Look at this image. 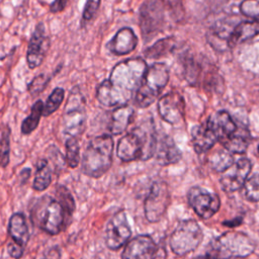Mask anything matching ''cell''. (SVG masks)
I'll list each match as a JSON object with an SVG mask.
<instances>
[{
  "instance_id": "cell-1",
  "label": "cell",
  "mask_w": 259,
  "mask_h": 259,
  "mask_svg": "<svg viewBox=\"0 0 259 259\" xmlns=\"http://www.w3.org/2000/svg\"><path fill=\"white\" fill-rule=\"evenodd\" d=\"M148 66L143 58H131L117 63L109 78L97 88V100L104 106L125 105L137 92Z\"/></svg>"
},
{
  "instance_id": "cell-2",
  "label": "cell",
  "mask_w": 259,
  "mask_h": 259,
  "mask_svg": "<svg viewBox=\"0 0 259 259\" xmlns=\"http://www.w3.org/2000/svg\"><path fill=\"white\" fill-rule=\"evenodd\" d=\"M157 137L151 121L133 128L123 136L116 148L117 157L124 162L135 160H148L155 155Z\"/></svg>"
},
{
  "instance_id": "cell-3",
  "label": "cell",
  "mask_w": 259,
  "mask_h": 259,
  "mask_svg": "<svg viewBox=\"0 0 259 259\" xmlns=\"http://www.w3.org/2000/svg\"><path fill=\"white\" fill-rule=\"evenodd\" d=\"M113 140L109 135L93 138L87 145L82 158V172L90 177L104 175L111 166Z\"/></svg>"
},
{
  "instance_id": "cell-4",
  "label": "cell",
  "mask_w": 259,
  "mask_h": 259,
  "mask_svg": "<svg viewBox=\"0 0 259 259\" xmlns=\"http://www.w3.org/2000/svg\"><path fill=\"white\" fill-rule=\"evenodd\" d=\"M255 249L253 240L244 233L227 232L212 240L205 259H237L249 256Z\"/></svg>"
},
{
  "instance_id": "cell-5",
  "label": "cell",
  "mask_w": 259,
  "mask_h": 259,
  "mask_svg": "<svg viewBox=\"0 0 259 259\" xmlns=\"http://www.w3.org/2000/svg\"><path fill=\"white\" fill-rule=\"evenodd\" d=\"M217 140L227 150H237L244 146L250 137L245 127H240L229 112L220 110L213 113L206 123Z\"/></svg>"
},
{
  "instance_id": "cell-6",
  "label": "cell",
  "mask_w": 259,
  "mask_h": 259,
  "mask_svg": "<svg viewBox=\"0 0 259 259\" xmlns=\"http://www.w3.org/2000/svg\"><path fill=\"white\" fill-rule=\"evenodd\" d=\"M33 224L51 235L59 234L67 225L69 213L57 198L41 197L32 211Z\"/></svg>"
},
{
  "instance_id": "cell-7",
  "label": "cell",
  "mask_w": 259,
  "mask_h": 259,
  "mask_svg": "<svg viewBox=\"0 0 259 259\" xmlns=\"http://www.w3.org/2000/svg\"><path fill=\"white\" fill-rule=\"evenodd\" d=\"M168 81L169 70L165 64L155 63L148 67L135 95L136 104L142 108L151 105L158 98Z\"/></svg>"
},
{
  "instance_id": "cell-8",
  "label": "cell",
  "mask_w": 259,
  "mask_h": 259,
  "mask_svg": "<svg viewBox=\"0 0 259 259\" xmlns=\"http://www.w3.org/2000/svg\"><path fill=\"white\" fill-rule=\"evenodd\" d=\"M85 124V99L80 89L74 87L70 92L63 114L64 133L69 137L78 138L83 134Z\"/></svg>"
},
{
  "instance_id": "cell-9",
  "label": "cell",
  "mask_w": 259,
  "mask_h": 259,
  "mask_svg": "<svg viewBox=\"0 0 259 259\" xmlns=\"http://www.w3.org/2000/svg\"><path fill=\"white\" fill-rule=\"evenodd\" d=\"M203 233L199 225L193 220L181 222L170 237L171 250L179 256L194 251L200 244Z\"/></svg>"
},
{
  "instance_id": "cell-10",
  "label": "cell",
  "mask_w": 259,
  "mask_h": 259,
  "mask_svg": "<svg viewBox=\"0 0 259 259\" xmlns=\"http://www.w3.org/2000/svg\"><path fill=\"white\" fill-rule=\"evenodd\" d=\"M170 203V191L164 181L154 182L145 200V215L150 223L159 222Z\"/></svg>"
},
{
  "instance_id": "cell-11",
  "label": "cell",
  "mask_w": 259,
  "mask_h": 259,
  "mask_svg": "<svg viewBox=\"0 0 259 259\" xmlns=\"http://www.w3.org/2000/svg\"><path fill=\"white\" fill-rule=\"evenodd\" d=\"M164 0H146L140 9V26L146 39L154 36L164 22Z\"/></svg>"
},
{
  "instance_id": "cell-12",
  "label": "cell",
  "mask_w": 259,
  "mask_h": 259,
  "mask_svg": "<svg viewBox=\"0 0 259 259\" xmlns=\"http://www.w3.org/2000/svg\"><path fill=\"white\" fill-rule=\"evenodd\" d=\"M188 203L201 219H209L220 209V197L201 187H191L187 193Z\"/></svg>"
},
{
  "instance_id": "cell-13",
  "label": "cell",
  "mask_w": 259,
  "mask_h": 259,
  "mask_svg": "<svg viewBox=\"0 0 259 259\" xmlns=\"http://www.w3.org/2000/svg\"><path fill=\"white\" fill-rule=\"evenodd\" d=\"M132 236V230L123 210L114 213L106 227L105 242L109 249L116 250L126 244Z\"/></svg>"
},
{
  "instance_id": "cell-14",
  "label": "cell",
  "mask_w": 259,
  "mask_h": 259,
  "mask_svg": "<svg viewBox=\"0 0 259 259\" xmlns=\"http://www.w3.org/2000/svg\"><path fill=\"white\" fill-rule=\"evenodd\" d=\"M251 169L252 163L248 158L239 159L223 172L220 180L223 189L228 192H233L243 187Z\"/></svg>"
},
{
  "instance_id": "cell-15",
  "label": "cell",
  "mask_w": 259,
  "mask_h": 259,
  "mask_svg": "<svg viewBox=\"0 0 259 259\" xmlns=\"http://www.w3.org/2000/svg\"><path fill=\"white\" fill-rule=\"evenodd\" d=\"M45 32V25L39 22L35 26L30 36L26 52V62L30 69H34L42 63L47 51L50 47L49 37L46 35Z\"/></svg>"
},
{
  "instance_id": "cell-16",
  "label": "cell",
  "mask_w": 259,
  "mask_h": 259,
  "mask_svg": "<svg viewBox=\"0 0 259 259\" xmlns=\"http://www.w3.org/2000/svg\"><path fill=\"white\" fill-rule=\"evenodd\" d=\"M160 116L170 124H178L184 118L185 103L183 97L177 92H170L158 101Z\"/></svg>"
},
{
  "instance_id": "cell-17",
  "label": "cell",
  "mask_w": 259,
  "mask_h": 259,
  "mask_svg": "<svg viewBox=\"0 0 259 259\" xmlns=\"http://www.w3.org/2000/svg\"><path fill=\"white\" fill-rule=\"evenodd\" d=\"M158 247L148 235H140L130 240L122 252V259H155Z\"/></svg>"
},
{
  "instance_id": "cell-18",
  "label": "cell",
  "mask_w": 259,
  "mask_h": 259,
  "mask_svg": "<svg viewBox=\"0 0 259 259\" xmlns=\"http://www.w3.org/2000/svg\"><path fill=\"white\" fill-rule=\"evenodd\" d=\"M138 45V37L130 27L120 28L107 44L108 50L116 56L132 53Z\"/></svg>"
},
{
  "instance_id": "cell-19",
  "label": "cell",
  "mask_w": 259,
  "mask_h": 259,
  "mask_svg": "<svg viewBox=\"0 0 259 259\" xmlns=\"http://www.w3.org/2000/svg\"><path fill=\"white\" fill-rule=\"evenodd\" d=\"M155 157L158 164L167 166L177 163L181 159V152L171 137L163 136L157 140Z\"/></svg>"
},
{
  "instance_id": "cell-20",
  "label": "cell",
  "mask_w": 259,
  "mask_h": 259,
  "mask_svg": "<svg viewBox=\"0 0 259 259\" xmlns=\"http://www.w3.org/2000/svg\"><path fill=\"white\" fill-rule=\"evenodd\" d=\"M259 34V19L244 20L238 23L229 33L227 44L229 48L236 47L247 39Z\"/></svg>"
},
{
  "instance_id": "cell-21",
  "label": "cell",
  "mask_w": 259,
  "mask_h": 259,
  "mask_svg": "<svg viewBox=\"0 0 259 259\" xmlns=\"http://www.w3.org/2000/svg\"><path fill=\"white\" fill-rule=\"evenodd\" d=\"M134 109L130 105H121L117 106L112 112L110 116L109 122V132L112 135H120L122 134L128 124L131 123L134 116Z\"/></svg>"
},
{
  "instance_id": "cell-22",
  "label": "cell",
  "mask_w": 259,
  "mask_h": 259,
  "mask_svg": "<svg viewBox=\"0 0 259 259\" xmlns=\"http://www.w3.org/2000/svg\"><path fill=\"white\" fill-rule=\"evenodd\" d=\"M193 148L197 153H203L213 147L218 141L208 125H196L191 131Z\"/></svg>"
},
{
  "instance_id": "cell-23",
  "label": "cell",
  "mask_w": 259,
  "mask_h": 259,
  "mask_svg": "<svg viewBox=\"0 0 259 259\" xmlns=\"http://www.w3.org/2000/svg\"><path fill=\"white\" fill-rule=\"evenodd\" d=\"M9 234L14 242L25 247L29 239V233L23 213L16 212L12 214L9 221Z\"/></svg>"
},
{
  "instance_id": "cell-24",
  "label": "cell",
  "mask_w": 259,
  "mask_h": 259,
  "mask_svg": "<svg viewBox=\"0 0 259 259\" xmlns=\"http://www.w3.org/2000/svg\"><path fill=\"white\" fill-rule=\"evenodd\" d=\"M52 182V169L46 159H39L35 165V176L32 187L36 191L47 189Z\"/></svg>"
},
{
  "instance_id": "cell-25",
  "label": "cell",
  "mask_w": 259,
  "mask_h": 259,
  "mask_svg": "<svg viewBox=\"0 0 259 259\" xmlns=\"http://www.w3.org/2000/svg\"><path fill=\"white\" fill-rule=\"evenodd\" d=\"M175 47V40L172 37H165L159 39L154 45L149 47L145 52V57L149 59H158L168 55Z\"/></svg>"
},
{
  "instance_id": "cell-26",
  "label": "cell",
  "mask_w": 259,
  "mask_h": 259,
  "mask_svg": "<svg viewBox=\"0 0 259 259\" xmlns=\"http://www.w3.org/2000/svg\"><path fill=\"white\" fill-rule=\"evenodd\" d=\"M209 164L214 171L223 173L234 164V157L231 152L225 148L215 151L210 155Z\"/></svg>"
},
{
  "instance_id": "cell-27",
  "label": "cell",
  "mask_w": 259,
  "mask_h": 259,
  "mask_svg": "<svg viewBox=\"0 0 259 259\" xmlns=\"http://www.w3.org/2000/svg\"><path fill=\"white\" fill-rule=\"evenodd\" d=\"M44 110V103L41 100H37L31 107L30 114L22 121L21 124V132L23 135H29L32 133L40 119V116L42 115Z\"/></svg>"
},
{
  "instance_id": "cell-28",
  "label": "cell",
  "mask_w": 259,
  "mask_h": 259,
  "mask_svg": "<svg viewBox=\"0 0 259 259\" xmlns=\"http://www.w3.org/2000/svg\"><path fill=\"white\" fill-rule=\"evenodd\" d=\"M10 130L4 125L0 127V166L5 168L9 163Z\"/></svg>"
},
{
  "instance_id": "cell-29",
  "label": "cell",
  "mask_w": 259,
  "mask_h": 259,
  "mask_svg": "<svg viewBox=\"0 0 259 259\" xmlns=\"http://www.w3.org/2000/svg\"><path fill=\"white\" fill-rule=\"evenodd\" d=\"M64 96H65V91L63 88H60V87L55 88L54 91L48 97L47 102L44 104L42 115L49 116L50 114L55 112L60 107L64 99Z\"/></svg>"
},
{
  "instance_id": "cell-30",
  "label": "cell",
  "mask_w": 259,
  "mask_h": 259,
  "mask_svg": "<svg viewBox=\"0 0 259 259\" xmlns=\"http://www.w3.org/2000/svg\"><path fill=\"white\" fill-rule=\"evenodd\" d=\"M243 194L249 201H259V173L248 177L243 185Z\"/></svg>"
},
{
  "instance_id": "cell-31",
  "label": "cell",
  "mask_w": 259,
  "mask_h": 259,
  "mask_svg": "<svg viewBox=\"0 0 259 259\" xmlns=\"http://www.w3.org/2000/svg\"><path fill=\"white\" fill-rule=\"evenodd\" d=\"M80 147L77 138L69 137L66 142V161L71 168H76L79 164Z\"/></svg>"
},
{
  "instance_id": "cell-32",
  "label": "cell",
  "mask_w": 259,
  "mask_h": 259,
  "mask_svg": "<svg viewBox=\"0 0 259 259\" xmlns=\"http://www.w3.org/2000/svg\"><path fill=\"white\" fill-rule=\"evenodd\" d=\"M57 199L63 204L69 215H72L75 209V201L69 190L64 186H59L57 188Z\"/></svg>"
},
{
  "instance_id": "cell-33",
  "label": "cell",
  "mask_w": 259,
  "mask_h": 259,
  "mask_svg": "<svg viewBox=\"0 0 259 259\" xmlns=\"http://www.w3.org/2000/svg\"><path fill=\"white\" fill-rule=\"evenodd\" d=\"M49 81H50L49 76H47L46 74H40V75L36 76L35 78H33V80L29 83L27 90L32 96L38 95L45 89V87L47 86Z\"/></svg>"
},
{
  "instance_id": "cell-34",
  "label": "cell",
  "mask_w": 259,
  "mask_h": 259,
  "mask_svg": "<svg viewBox=\"0 0 259 259\" xmlns=\"http://www.w3.org/2000/svg\"><path fill=\"white\" fill-rule=\"evenodd\" d=\"M241 12L252 18H259V0H244L240 5Z\"/></svg>"
},
{
  "instance_id": "cell-35",
  "label": "cell",
  "mask_w": 259,
  "mask_h": 259,
  "mask_svg": "<svg viewBox=\"0 0 259 259\" xmlns=\"http://www.w3.org/2000/svg\"><path fill=\"white\" fill-rule=\"evenodd\" d=\"M100 2H101V0H87L84 10H83V13H82L83 19H85V20L92 19L93 16L98 11Z\"/></svg>"
},
{
  "instance_id": "cell-36",
  "label": "cell",
  "mask_w": 259,
  "mask_h": 259,
  "mask_svg": "<svg viewBox=\"0 0 259 259\" xmlns=\"http://www.w3.org/2000/svg\"><path fill=\"white\" fill-rule=\"evenodd\" d=\"M23 249L24 247L19 245L18 243L14 242V241H11L8 245H7V252L8 254L12 257V258H15V259H18L22 256L23 254Z\"/></svg>"
},
{
  "instance_id": "cell-37",
  "label": "cell",
  "mask_w": 259,
  "mask_h": 259,
  "mask_svg": "<svg viewBox=\"0 0 259 259\" xmlns=\"http://www.w3.org/2000/svg\"><path fill=\"white\" fill-rule=\"evenodd\" d=\"M165 6L175 15H179V11L182 9V0H164Z\"/></svg>"
},
{
  "instance_id": "cell-38",
  "label": "cell",
  "mask_w": 259,
  "mask_h": 259,
  "mask_svg": "<svg viewBox=\"0 0 259 259\" xmlns=\"http://www.w3.org/2000/svg\"><path fill=\"white\" fill-rule=\"evenodd\" d=\"M68 1L69 0H55L51 4V7H50L51 12L52 13H58V12L63 11L66 8V6H67Z\"/></svg>"
},
{
  "instance_id": "cell-39",
  "label": "cell",
  "mask_w": 259,
  "mask_h": 259,
  "mask_svg": "<svg viewBox=\"0 0 259 259\" xmlns=\"http://www.w3.org/2000/svg\"><path fill=\"white\" fill-rule=\"evenodd\" d=\"M242 224V220L241 219H238V220H232V221H226L223 223L224 226H227V227H231V228H234V227H237L239 225Z\"/></svg>"
},
{
  "instance_id": "cell-40",
  "label": "cell",
  "mask_w": 259,
  "mask_h": 259,
  "mask_svg": "<svg viewBox=\"0 0 259 259\" xmlns=\"http://www.w3.org/2000/svg\"><path fill=\"white\" fill-rule=\"evenodd\" d=\"M258 153H259V145H258Z\"/></svg>"
}]
</instances>
